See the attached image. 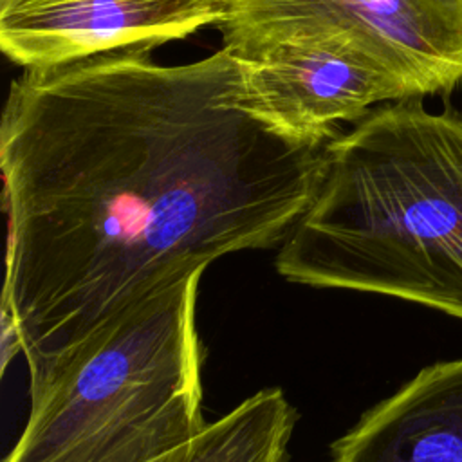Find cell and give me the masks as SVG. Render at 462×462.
Here are the masks:
<instances>
[{
  "label": "cell",
  "instance_id": "cell-4",
  "mask_svg": "<svg viewBox=\"0 0 462 462\" xmlns=\"http://www.w3.org/2000/svg\"><path fill=\"white\" fill-rule=\"evenodd\" d=\"M224 47L244 56L300 36H339L410 94L462 81V0H222Z\"/></svg>",
  "mask_w": 462,
  "mask_h": 462
},
{
  "label": "cell",
  "instance_id": "cell-5",
  "mask_svg": "<svg viewBox=\"0 0 462 462\" xmlns=\"http://www.w3.org/2000/svg\"><path fill=\"white\" fill-rule=\"evenodd\" d=\"M235 56V54H233ZM235 103L267 130L321 148L343 123L359 121L406 88L339 36L291 38L235 56Z\"/></svg>",
  "mask_w": 462,
  "mask_h": 462
},
{
  "label": "cell",
  "instance_id": "cell-1",
  "mask_svg": "<svg viewBox=\"0 0 462 462\" xmlns=\"http://www.w3.org/2000/svg\"><path fill=\"white\" fill-rule=\"evenodd\" d=\"M235 88L226 47L182 65L116 51L11 81L2 319L18 334L31 393L171 276L282 245L305 215L325 146L273 134Z\"/></svg>",
  "mask_w": 462,
  "mask_h": 462
},
{
  "label": "cell",
  "instance_id": "cell-6",
  "mask_svg": "<svg viewBox=\"0 0 462 462\" xmlns=\"http://www.w3.org/2000/svg\"><path fill=\"white\" fill-rule=\"evenodd\" d=\"M222 18V0H0V49L23 69L153 51Z\"/></svg>",
  "mask_w": 462,
  "mask_h": 462
},
{
  "label": "cell",
  "instance_id": "cell-8",
  "mask_svg": "<svg viewBox=\"0 0 462 462\" xmlns=\"http://www.w3.org/2000/svg\"><path fill=\"white\" fill-rule=\"evenodd\" d=\"M294 424L285 393L263 388L153 462H285Z\"/></svg>",
  "mask_w": 462,
  "mask_h": 462
},
{
  "label": "cell",
  "instance_id": "cell-3",
  "mask_svg": "<svg viewBox=\"0 0 462 462\" xmlns=\"http://www.w3.org/2000/svg\"><path fill=\"white\" fill-rule=\"evenodd\" d=\"M206 267H189L114 316L31 393L4 462H153L197 437Z\"/></svg>",
  "mask_w": 462,
  "mask_h": 462
},
{
  "label": "cell",
  "instance_id": "cell-2",
  "mask_svg": "<svg viewBox=\"0 0 462 462\" xmlns=\"http://www.w3.org/2000/svg\"><path fill=\"white\" fill-rule=\"evenodd\" d=\"M274 267L291 283L462 319V114L399 99L328 141L319 189Z\"/></svg>",
  "mask_w": 462,
  "mask_h": 462
},
{
  "label": "cell",
  "instance_id": "cell-7",
  "mask_svg": "<svg viewBox=\"0 0 462 462\" xmlns=\"http://www.w3.org/2000/svg\"><path fill=\"white\" fill-rule=\"evenodd\" d=\"M332 462H462V357L424 366L366 410Z\"/></svg>",
  "mask_w": 462,
  "mask_h": 462
}]
</instances>
